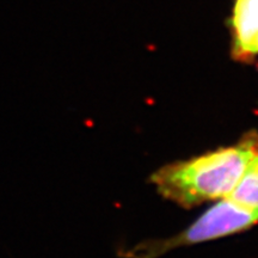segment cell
<instances>
[{
	"label": "cell",
	"instance_id": "obj_1",
	"mask_svg": "<svg viewBox=\"0 0 258 258\" xmlns=\"http://www.w3.org/2000/svg\"><path fill=\"white\" fill-rule=\"evenodd\" d=\"M258 148V133L245 134L234 146L222 147L157 170L151 182L164 199L183 208L230 196Z\"/></svg>",
	"mask_w": 258,
	"mask_h": 258
},
{
	"label": "cell",
	"instance_id": "obj_3",
	"mask_svg": "<svg viewBox=\"0 0 258 258\" xmlns=\"http://www.w3.org/2000/svg\"><path fill=\"white\" fill-rule=\"evenodd\" d=\"M230 31L231 56L238 62H251V48L258 37V0H234Z\"/></svg>",
	"mask_w": 258,
	"mask_h": 258
},
{
	"label": "cell",
	"instance_id": "obj_2",
	"mask_svg": "<svg viewBox=\"0 0 258 258\" xmlns=\"http://www.w3.org/2000/svg\"><path fill=\"white\" fill-rule=\"evenodd\" d=\"M258 224V212L222 199L184 231L164 239L144 240L123 250V258H159L178 247L202 244L250 230Z\"/></svg>",
	"mask_w": 258,
	"mask_h": 258
},
{
	"label": "cell",
	"instance_id": "obj_5",
	"mask_svg": "<svg viewBox=\"0 0 258 258\" xmlns=\"http://www.w3.org/2000/svg\"><path fill=\"white\" fill-rule=\"evenodd\" d=\"M258 55V37L256 38V41L253 42L252 48H251V56H252V60Z\"/></svg>",
	"mask_w": 258,
	"mask_h": 258
},
{
	"label": "cell",
	"instance_id": "obj_4",
	"mask_svg": "<svg viewBox=\"0 0 258 258\" xmlns=\"http://www.w3.org/2000/svg\"><path fill=\"white\" fill-rule=\"evenodd\" d=\"M227 199L258 212V148L233 191Z\"/></svg>",
	"mask_w": 258,
	"mask_h": 258
}]
</instances>
